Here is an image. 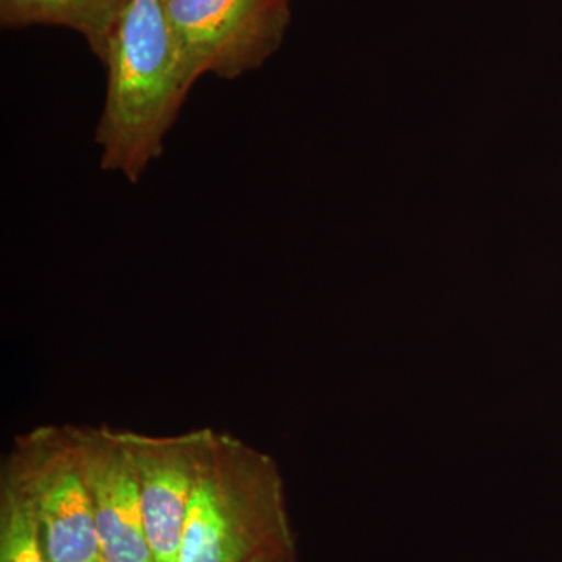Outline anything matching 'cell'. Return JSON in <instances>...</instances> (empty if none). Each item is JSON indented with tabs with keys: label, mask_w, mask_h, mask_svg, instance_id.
Here are the masks:
<instances>
[{
	"label": "cell",
	"mask_w": 562,
	"mask_h": 562,
	"mask_svg": "<svg viewBox=\"0 0 562 562\" xmlns=\"http://www.w3.org/2000/svg\"><path fill=\"white\" fill-rule=\"evenodd\" d=\"M91 562H105L102 560V558H98V560L91 561Z\"/></svg>",
	"instance_id": "cell-10"
},
{
	"label": "cell",
	"mask_w": 562,
	"mask_h": 562,
	"mask_svg": "<svg viewBox=\"0 0 562 562\" xmlns=\"http://www.w3.org/2000/svg\"><path fill=\"white\" fill-rule=\"evenodd\" d=\"M2 471L31 501L49 562L101 558L74 425H47L18 436Z\"/></svg>",
	"instance_id": "cell-3"
},
{
	"label": "cell",
	"mask_w": 562,
	"mask_h": 562,
	"mask_svg": "<svg viewBox=\"0 0 562 562\" xmlns=\"http://www.w3.org/2000/svg\"><path fill=\"white\" fill-rule=\"evenodd\" d=\"M0 562H49L32 503L5 471L0 475Z\"/></svg>",
	"instance_id": "cell-8"
},
{
	"label": "cell",
	"mask_w": 562,
	"mask_h": 562,
	"mask_svg": "<svg viewBox=\"0 0 562 562\" xmlns=\"http://www.w3.org/2000/svg\"><path fill=\"white\" fill-rule=\"evenodd\" d=\"M294 547L276 461L214 431L188 506L179 562H254Z\"/></svg>",
	"instance_id": "cell-2"
},
{
	"label": "cell",
	"mask_w": 562,
	"mask_h": 562,
	"mask_svg": "<svg viewBox=\"0 0 562 562\" xmlns=\"http://www.w3.org/2000/svg\"><path fill=\"white\" fill-rule=\"evenodd\" d=\"M291 0H161L192 79L233 80L279 50Z\"/></svg>",
	"instance_id": "cell-4"
},
{
	"label": "cell",
	"mask_w": 562,
	"mask_h": 562,
	"mask_svg": "<svg viewBox=\"0 0 562 562\" xmlns=\"http://www.w3.org/2000/svg\"><path fill=\"white\" fill-rule=\"evenodd\" d=\"M132 0H0V22L7 29L58 25L87 40L103 60L111 35Z\"/></svg>",
	"instance_id": "cell-7"
},
{
	"label": "cell",
	"mask_w": 562,
	"mask_h": 562,
	"mask_svg": "<svg viewBox=\"0 0 562 562\" xmlns=\"http://www.w3.org/2000/svg\"><path fill=\"white\" fill-rule=\"evenodd\" d=\"M138 479L144 528L154 562H179L192 491L213 428L176 436L120 430Z\"/></svg>",
	"instance_id": "cell-5"
},
{
	"label": "cell",
	"mask_w": 562,
	"mask_h": 562,
	"mask_svg": "<svg viewBox=\"0 0 562 562\" xmlns=\"http://www.w3.org/2000/svg\"><path fill=\"white\" fill-rule=\"evenodd\" d=\"M106 94L95 143L102 169L138 183L194 87L161 0H132L105 57Z\"/></svg>",
	"instance_id": "cell-1"
},
{
	"label": "cell",
	"mask_w": 562,
	"mask_h": 562,
	"mask_svg": "<svg viewBox=\"0 0 562 562\" xmlns=\"http://www.w3.org/2000/svg\"><path fill=\"white\" fill-rule=\"evenodd\" d=\"M254 562H297V550H295V547L294 549L281 550V552L266 554V557Z\"/></svg>",
	"instance_id": "cell-9"
},
{
	"label": "cell",
	"mask_w": 562,
	"mask_h": 562,
	"mask_svg": "<svg viewBox=\"0 0 562 562\" xmlns=\"http://www.w3.org/2000/svg\"><path fill=\"white\" fill-rule=\"evenodd\" d=\"M90 491L101 558L105 562H154L138 479L120 430L74 427Z\"/></svg>",
	"instance_id": "cell-6"
}]
</instances>
